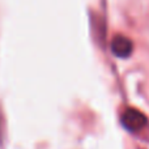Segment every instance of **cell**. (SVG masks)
Returning <instances> with one entry per match:
<instances>
[{
    "label": "cell",
    "mask_w": 149,
    "mask_h": 149,
    "mask_svg": "<svg viewBox=\"0 0 149 149\" xmlns=\"http://www.w3.org/2000/svg\"><path fill=\"white\" fill-rule=\"evenodd\" d=\"M122 124L127 131L139 132L148 124V119L141 111L131 107L122 114Z\"/></svg>",
    "instance_id": "cell-1"
},
{
    "label": "cell",
    "mask_w": 149,
    "mask_h": 149,
    "mask_svg": "<svg viewBox=\"0 0 149 149\" xmlns=\"http://www.w3.org/2000/svg\"><path fill=\"white\" fill-rule=\"evenodd\" d=\"M111 51L115 56L126 59V58L131 56L132 51H134V43L130 38L124 36H115L110 43Z\"/></svg>",
    "instance_id": "cell-2"
}]
</instances>
